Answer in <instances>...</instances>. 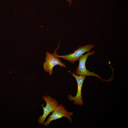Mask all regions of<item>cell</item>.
<instances>
[{
	"label": "cell",
	"instance_id": "cell-2",
	"mask_svg": "<svg viewBox=\"0 0 128 128\" xmlns=\"http://www.w3.org/2000/svg\"><path fill=\"white\" fill-rule=\"evenodd\" d=\"M42 98L45 101L46 105L44 107V104L41 105L43 109V113L42 115L39 116L37 122L39 124L44 125L47 117L55 110L58 105L59 103L55 98L51 97L49 96H44Z\"/></svg>",
	"mask_w": 128,
	"mask_h": 128
},
{
	"label": "cell",
	"instance_id": "cell-4",
	"mask_svg": "<svg viewBox=\"0 0 128 128\" xmlns=\"http://www.w3.org/2000/svg\"><path fill=\"white\" fill-rule=\"evenodd\" d=\"M95 51H88L87 53L82 55L79 58V64L75 70L76 75L82 76H93L96 77L100 79L105 80L101 78L100 76L95 74L94 72H91L87 70L85 64L87 59L89 56L94 54Z\"/></svg>",
	"mask_w": 128,
	"mask_h": 128
},
{
	"label": "cell",
	"instance_id": "cell-1",
	"mask_svg": "<svg viewBox=\"0 0 128 128\" xmlns=\"http://www.w3.org/2000/svg\"><path fill=\"white\" fill-rule=\"evenodd\" d=\"M94 47L92 44H89L84 46H80L77 49L74 50L73 53H70L69 55H58L56 52L53 54V55L58 58H62L69 61L72 64L78 60L80 58L84 53L89 51Z\"/></svg>",
	"mask_w": 128,
	"mask_h": 128
},
{
	"label": "cell",
	"instance_id": "cell-3",
	"mask_svg": "<svg viewBox=\"0 0 128 128\" xmlns=\"http://www.w3.org/2000/svg\"><path fill=\"white\" fill-rule=\"evenodd\" d=\"M47 120L44 122V124L45 127L49 126L52 121L64 117L68 119L71 123L72 122L71 116L73 113L67 111L64 106L61 104H58L56 108Z\"/></svg>",
	"mask_w": 128,
	"mask_h": 128
},
{
	"label": "cell",
	"instance_id": "cell-7",
	"mask_svg": "<svg viewBox=\"0 0 128 128\" xmlns=\"http://www.w3.org/2000/svg\"><path fill=\"white\" fill-rule=\"evenodd\" d=\"M66 0L69 3V5H70L72 3V0Z\"/></svg>",
	"mask_w": 128,
	"mask_h": 128
},
{
	"label": "cell",
	"instance_id": "cell-6",
	"mask_svg": "<svg viewBox=\"0 0 128 128\" xmlns=\"http://www.w3.org/2000/svg\"><path fill=\"white\" fill-rule=\"evenodd\" d=\"M56 65L67 68L65 65L59 59L55 57L53 54L47 51L46 53L45 61L43 66L44 70L46 72L49 73L50 75L52 74L53 67Z\"/></svg>",
	"mask_w": 128,
	"mask_h": 128
},
{
	"label": "cell",
	"instance_id": "cell-5",
	"mask_svg": "<svg viewBox=\"0 0 128 128\" xmlns=\"http://www.w3.org/2000/svg\"><path fill=\"white\" fill-rule=\"evenodd\" d=\"M71 74L76 80L77 84V91L76 95L75 96H73L69 94L68 96V98L70 101H73L74 104L82 105L83 104L82 96V88L83 83L86 78V76L77 75L73 72H72Z\"/></svg>",
	"mask_w": 128,
	"mask_h": 128
}]
</instances>
